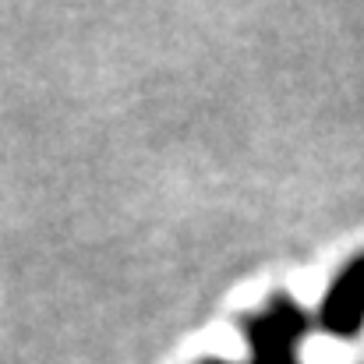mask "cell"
I'll return each mask as SVG.
<instances>
[{
  "label": "cell",
  "mask_w": 364,
  "mask_h": 364,
  "mask_svg": "<svg viewBox=\"0 0 364 364\" xmlns=\"http://www.w3.org/2000/svg\"><path fill=\"white\" fill-rule=\"evenodd\" d=\"M247 364H301V347L311 333L308 311L290 294H272L244 318Z\"/></svg>",
  "instance_id": "obj_1"
},
{
  "label": "cell",
  "mask_w": 364,
  "mask_h": 364,
  "mask_svg": "<svg viewBox=\"0 0 364 364\" xmlns=\"http://www.w3.org/2000/svg\"><path fill=\"white\" fill-rule=\"evenodd\" d=\"M318 329L333 340H358L364 333V251L350 255L318 301Z\"/></svg>",
  "instance_id": "obj_2"
},
{
  "label": "cell",
  "mask_w": 364,
  "mask_h": 364,
  "mask_svg": "<svg viewBox=\"0 0 364 364\" xmlns=\"http://www.w3.org/2000/svg\"><path fill=\"white\" fill-rule=\"evenodd\" d=\"M198 364H234V361H220V358H205V361H198Z\"/></svg>",
  "instance_id": "obj_3"
}]
</instances>
